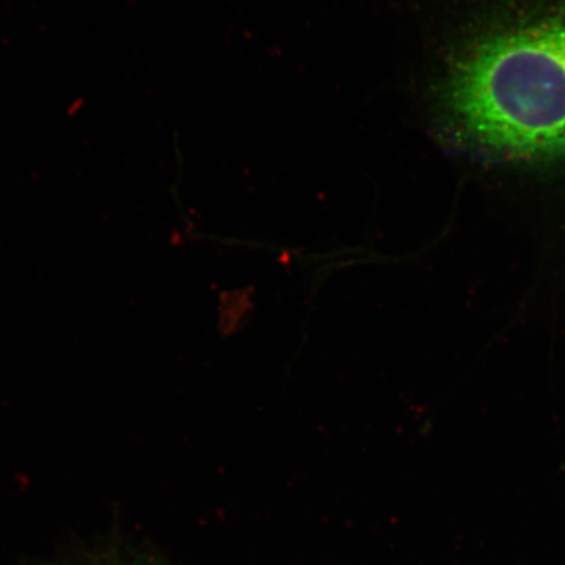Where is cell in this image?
<instances>
[{
  "label": "cell",
  "instance_id": "2",
  "mask_svg": "<svg viewBox=\"0 0 565 565\" xmlns=\"http://www.w3.org/2000/svg\"><path fill=\"white\" fill-rule=\"evenodd\" d=\"M77 565H151L137 559H126L119 555H100Z\"/></svg>",
  "mask_w": 565,
  "mask_h": 565
},
{
  "label": "cell",
  "instance_id": "1",
  "mask_svg": "<svg viewBox=\"0 0 565 565\" xmlns=\"http://www.w3.org/2000/svg\"><path fill=\"white\" fill-rule=\"evenodd\" d=\"M441 109L459 145L492 158H565V21L490 35L456 62Z\"/></svg>",
  "mask_w": 565,
  "mask_h": 565
}]
</instances>
